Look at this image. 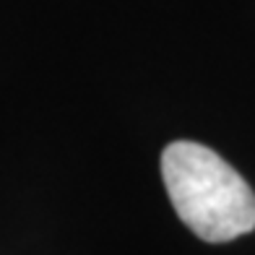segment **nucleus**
Returning a JSON list of instances; mask_svg holds the SVG:
<instances>
[{
  "label": "nucleus",
  "mask_w": 255,
  "mask_h": 255,
  "mask_svg": "<svg viewBox=\"0 0 255 255\" xmlns=\"http://www.w3.org/2000/svg\"><path fill=\"white\" fill-rule=\"evenodd\" d=\"M161 177L177 216L206 242H232L255 229V193L235 167L195 141L161 154Z\"/></svg>",
  "instance_id": "1"
}]
</instances>
